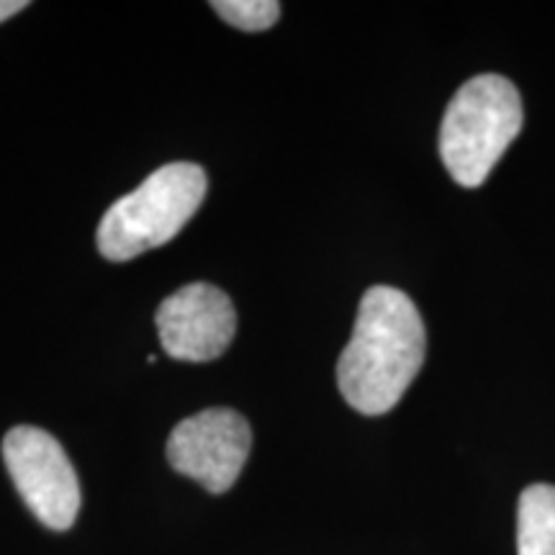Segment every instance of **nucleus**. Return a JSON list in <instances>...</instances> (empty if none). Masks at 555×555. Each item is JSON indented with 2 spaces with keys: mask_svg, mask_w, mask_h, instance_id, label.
Segmentation results:
<instances>
[{
  "mask_svg": "<svg viewBox=\"0 0 555 555\" xmlns=\"http://www.w3.org/2000/svg\"><path fill=\"white\" fill-rule=\"evenodd\" d=\"M159 345L172 360L208 363L224 356L237 332L232 298L211 283H189L159 304Z\"/></svg>",
  "mask_w": 555,
  "mask_h": 555,
  "instance_id": "6",
  "label": "nucleus"
},
{
  "mask_svg": "<svg viewBox=\"0 0 555 555\" xmlns=\"http://www.w3.org/2000/svg\"><path fill=\"white\" fill-rule=\"evenodd\" d=\"M211 9L242 31H266L281 18V3L275 0H214Z\"/></svg>",
  "mask_w": 555,
  "mask_h": 555,
  "instance_id": "8",
  "label": "nucleus"
},
{
  "mask_svg": "<svg viewBox=\"0 0 555 555\" xmlns=\"http://www.w3.org/2000/svg\"><path fill=\"white\" fill-rule=\"evenodd\" d=\"M206 189V172L196 163H170L155 170L103 214L95 232L101 255L127 262L168 245L204 204Z\"/></svg>",
  "mask_w": 555,
  "mask_h": 555,
  "instance_id": "3",
  "label": "nucleus"
},
{
  "mask_svg": "<svg viewBox=\"0 0 555 555\" xmlns=\"http://www.w3.org/2000/svg\"><path fill=\"white\" fill-rule=\"evenodd\" d=\"M425 322L412 298L391 286L367 288L337 363L339 393L360 414L391 412L425 365Z\"/></svg>",
  "mask_w": 555,
  "mask_h": 555,
  "instance_id": "1",
  "label": "nucleus"
},
{
  "mask_svg": "<svg viewBox=\"0 0 555 555\" xmlns=\"http://www.w3.org/2000/svg\"><path fill=\"white\" fill-rule=\"evenodd\" d=\"M517 555H555V486H527L517 504Z\"/></svg>",
  "mask_w": 555,
  "mask_h": 555,
  "instance_id": "7",
  "label": "nucleus"
},
{
  "mask_svg": "<svg viewBox=\"0 0 555 555\" xmlns=\"http://www.w3.org/2000/svg\"><path fill=\"white\" fill-rule=\"evenodd\" d=\"M3 461L29 512L50 530L65 532L80 515V483L65 448L44 429L13 427L3 437Z\"/></svg>",
  "mask_w": 555,
  "mask_h": 555,
  "instance_id": "4",
  "label": "nucleus"
},
{
  "mask_svg": "<svg viewBox=\"0 0 555 555\" xmlns=\"http://www.w3.org/2000/svg\"><path fill=\"white\" fill-rule=\"evenodd\" d=\"M522 99L512 80L483 73L450 101L440 127V157L457 185L478 189L522 129Z\"/></svg>",
  "mask_w": 555,
  "mask_h": 555,
  "instance_id": "2",
  "label": "nucleus"
},
{
  "mask_svg": "<svg viewBox=\"0 0 555 555\" xmlns=\"http://www.w3.org/2000/svg\"><path fill=\"white\" fill-rule=\"evenodd\" d=\"M24 9H29V3H26V0H0V24L13 18Z\"/></svg>",
  "mask_w": 555,
  "mask_h": 555,
  "instance_id": "9",
  "label": "nucleus"
},
{
  "mask_svg": "<svg viewBox=\"0 0 555 555\" xmlns=\"http://www.w3.org/2000/svg\"><path fill=\"white\" fill-rule=\"evenodd\" d=\"M253 429L240 412L227 406L178 422L168 440V461L178 474L193 478L211 494H224L245 468Z\"/></svg>",
  "mask_w": 555,
  "mask_h": 555,
  "instance_id": "5",
  "label": "nucleus"
}]
</instances>
